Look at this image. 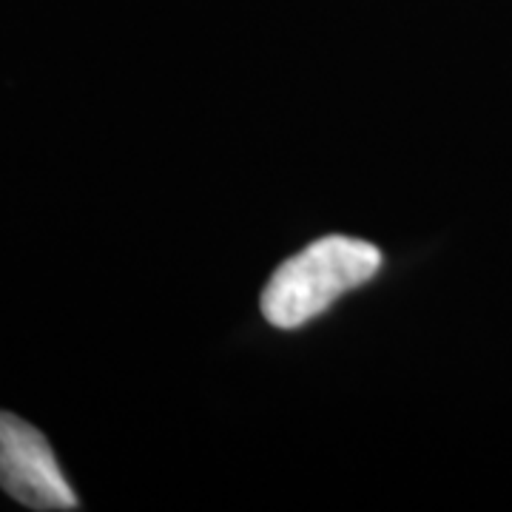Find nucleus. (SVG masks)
I'll list each match as a JSON object with an SVG mask.
<instances>
[{
    "label": "nucleus",
    "mask_w": 512,
    "mask_h": 512,
    "mask_svg": "<svg viewBox=\"0 0 512 512\" xmlns=\"http://www.w3.org/2000/svg\"><path fill=\"white\" fill-rule=\"evenodd\" d=\"M382 268V254L365 239H316L282 262L262 291V313L279 330H296L325 313L345 293L362 288Z\"/></svg>",
    "instance_id": "nucleus-1"
},
{
    "label": "nucleus",
    "mask_w": 512,
    "mask_h": 512,
    "mask_svg": "<svg viewBox=\"0 0 512 512\" xmlns=\"http://www.w3.org/2000/svg\"><path fill=\"white\" fill-rule=\"evenodd\" d=\"M0 490L29 510H77V495L35 424L0 410Z\"/></svg>",
    "instance_id": "nucleus-2"
}]
</instances>
